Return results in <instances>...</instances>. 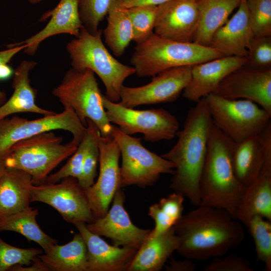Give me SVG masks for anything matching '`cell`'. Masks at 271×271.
<instances>
[{
	"mask_svg": "<svg viewBox=\"0 0 271 271\" xmlns=\"http://www.w3.org/2000/svg\"><path fill=\"white\" fill-rule=\"evenodd\" d=\"M6 167L5 165L4 160H0V178L5 172Z\"/></svg>",
	"mask_w": 271,
	"mask_h": 271,
	"instance_id": "obj_46",
	"label": "cell"
},
{
	"mask_svg": "<svg viewBox=\"0 0 271 271\" xmlns=\"http://www.w3.org/2000/svg\"><path fill=\"white\" fill-rule=\"evenodd\" d=\"M173 226L164 233L153 236L150 233L138 249L126 271H159L178 247Z\"/></svg>",
	"mask_w": 271,
	"mask_h": 271,
	"instance_id": "obj_23",
	"label": "cell"
},
{
	"mask_svg": "<svg viewBox=\"0 0 271 271\" xmlns=\"http://www.w3.org/2000/svg\"><path fill=\"white\" fill-rule=\"evenodd\" d=\"M112 0H80L79 12L84 28L96 34L100 23L107 15Z\"/></svg>",
	"mask_w": 271,
	"mask_h": 271,
	"instance_id": "obj_35",
	"label": "cell"
},
{
	"mask_svg": "<svg viewBox=\"0 0 271 271\" xmlns=\"http://www.w3.org/2000/svg\"><path fill=\"white\" fill-rule=\"evenodd\" d=\"M39 210L29 206L25 209L0 220V231H11L19 233L29 241L38 243L45 252L58 241L44 232L36 221Z\"/></svg>",
	"mask_w": 271,
	"mask_h": 271,
	"instance_id": "obj_30",
	"label": "cell"
},
{
	"mask_svg": "<svg viewBox=\"0 0 271 271\" xmlns=\"http://www.w3.org/2000/svg\"><path fill=\"white\" fill-rule=\"evenodd\" d=\"M30 200L52 206L66 222L73 225L77 222L90 223L95 220L84 190L73 177L56 183L33 185Z\"/></svg>",
	"mask_w": 271,
	"mask_h": 271,
	"instance_id": "obj_12",
	"label": "cell"
},
{
	"mask_svg": "<svg viewBox=\"0 0 271 271\" xmlns=\"http://www.w3.org/2000/svg\"><path fill=\"white\" fill-rule=\"evenodd\" d=\"M80 0H60L58 5L51 11L44 14L41 21L50 17L46 26L38 33L26 40L11 45V46L25 44L24 52L34 55L40 44L52 36L68 34L76 37L84 27L79 12Z\"/></svg>",
	"mask_w": 271,
	"mask_h": 271,
	"instance_id": "obj_20",
	"label": "cell"
},
{
	"mask_svg": "<svg viewBox=\"0 0 271 271\" xmlns=\"http://www.w3.org/2000/svg\"><path fill=\"white\" fill-rule=\"evenodd\" d=\"M192 66L171 68L153 76L151 81L143 86L121 89V105L128 108L147 104L171 102L176 100L191 78Z\"/></svg>",
	"mask_w": 271,
	"mask_h": 271,
	"instance_id": "obj_14",
	"label": "cell"
},
{
	"mask_svg": "<svg viewBox=\"0 0 271 271\" xmlns=\"http://www.w3.org/2000/svg\"><path fill=\"white\" fill-rule=\"evenodd\" d=\"M107 15V26L102 32L104 41L113 54L119 57L133 40L131 23L127 9L119 0H112Z\"/></svg>",
	"mask_w": 271,
	"mask_h": 271,
	"instance_id": "obj_29",
	"label": "cell"
},
{
	"mask_svg": "<svg viewBox=\"0 0 271 271\" xmlns=\"http://www.w3.org/2000/svg\"><path fill=\"white\" fill-rule=\"evenodd\" d=\"M254 36H271V0H246Z\"/></svg>",
	"mask_w": 271,
	"mask_h": 271,
	"instance_id": "obj_34",
	"label": "cell"
},
{
	"mask_svg": "<svg viewBox=\"0 0 271 271\" xmlns=\"http://www.w3.org/2000/svg\"><path fill=\"white\" fill-rule=\"evenodd\" d=\"M26 48V45L22 44L0 51V81L8 79L14 74V71L8 63L14 56ZM6 100V94L0 89V106Z\"/></svg>",
	"mask_w": 271,
	"mask_h": 271,
	"instance_id": "obj_40",
	"label": "cell"
},
{
	"mask_svg": "<svg viewBox=\"0 0 271 271\" xmlns=\"http://www.w3.org/2000/svg\"><path fill=\"white\" fill-rule=\"evenodd\" d=\"M137 44L146 40L152 34L156 23L158 6H138L126 8Z\"/></svg>",
	"mask_w": 271,
	"mask_h": 271,
	"instance_id": "obj_33",
	"label": "cell"
},
{
	"mask_svg": "<svg viewBox=\"0 0 271 271\" xmlns=\"http://www.w3.org/2000/svg\"><path fill=\"white\" fill-rule=\"evenodd\" d=\"M36 65V62L25 60L15 70L14 91L10 98L0 106V120L17 113L32 112L43 116L56 113L42 108L36 103L37 91L31 85L29 73Z\"/></svg>",
	"mask_w": 271,
	"mask_h": 271,
	"instance_id": "obj_22",
	"label": "cell"
},
{
	"mask_svg": "<svg viewBox=\"0 0 271 271\" xmlns=\"http://www.w3.org/2000/svg\"><path fill=\"white\" fill-rule=\"evenodd\" d=\"M193 1H198V0H193Z\"/></svg>",
	"mask_w": 271,
	"mask_h": 271,
	"instance_id": "obj_48",
	"label": "cell"
},
{
	"mask_svg": "<svg viewBox=\"0 0 271 271\" xmlns=\"http://www.w3.org/2000/svg\"><path fill=\"white\" fill-rule=\"evenodd\" d=\"M98 147V177L91 186L84 190L95 219L105 215L116 192L121 188L119 166L120 152L117 143L111 135L100 136Z\"/></svg>",
	"mask_w": 271,
	"mask_h": 271,
	"instance_id": "obj_13",
	"label": "cell"
},
{
	"mask_svg": "<svg viewBox=\"0 0 271 271\" xmlns=\"http://www.w3.org/2000/svg\"><path fill=\"white\" fill-rule=\"evenodd\" d=\"M74 226L82 235L87 249V271H124L138 249L108 244L90 232L83 222Z\"/></svg>",
	"mask_w": 271,
	"mask_h": 271,
	"instance_id": "obj_19",
	"label": "cell"
},
{
	"mask_svg": "<svg viewBox=\"0 0 271 271\" xmlns=\"http://www.w3.org/2000/svg\"><path fill=\"white\" fill-rule=\"evenodd\" d=\"M239 1H242V0H239Z\"/></svg>",
	"mask_w": 271,
	"mask_h": 271,
	"instance_id": "obj_49",
	"label": "cell"
},
{
	"mask_svg": "<svg viewBox=\"0 0 271 271\" xmlns=\"http://www.w3.org/2000/svg\"><path fill=\"white\" fill-rule=\"evenodd\" d=\"M53 131L41 133L15 143L4 160L6 168L29 174L33 185L43 183L52 171L71 156L78 147L72 141L63 144V138Z\"/></svg>",
	"mask_w": 271,
	"mask_h": 271,
	"instance_id": "obj_6",
	"label": "cell"
},
{
	"mask_svg": "<svg viewBox=\"0 0 271 271\" xmlns=\"http://www.w3.org/2000/svg\"><path fill=\"white\" fill-rule=\"evenodd\" d=\"M198 11L193 0H171L158 6L154 33L181 42H193Z\"/></svg>",
	"mask_w": 271,
	"mask_h": 271,
	"instance_id": "obj_17",
	"label": "cell"
},
{
	"mask_svg": "<svg viewBox=\"0 0 271 271\" xmlns=\"http://www.w3.org/2000/svg\"><path fill=\"white\" fill-rule=\"evenodd\" d=\"M231 99H246L271 114V68L257 69L245 65L227 75L214 93Z\"/></svg>",
	"mask_w": 271,
	"mask_h": 271,
	"instance_id": "obj_15",
	"label": "cell"
},
{
	"mask_svg": "<svg viewBox=\"0 0 271 271\" xmlns=\"http://www.w3.org/2000/svg\"><path fill=\"white\" fill-rule=\"evenodd\" d=\"M215 257L203 268L205 271H252L250 262L235 254Z\"/></svg>",
	"mask_w": 271,
	"mask_h": 271,
	"instance_id": "obj_39",
	"label": "cell"
},
{
	"mask_svg": "<svg viewBox=\"0 0 271 271\" xmlns=\"http://www.w3.org/2000/svg\"><path fill=\"white\" fill-rule=\"evenodd\" d=\"M254 241L257 260L271 270V221L259 216H253L246 226Z\"/></svg>",
	"mask_w": 271,
	"mask_h": 271,
	"instance_id": "obj_32",
	"label": "cell"
},
{
	"mask_svg": "<svg viewBox=\"0 0 271 271\" xmlns=\"http://www.w3.org/2000/svg\"><path fill=\"white\" fill-rule=\"evenodd\" d=\"M245 65L257 69L271 68V36H254Z\"/></svg>",
	"mask_w": 271,
	"mask_h": 271,
	"instance_id": "obj_38",
	"label": "cell"
},
{
	"mask_svg": "<svg viewBox=\"0 0 271 271\" xmlns=\"http://www.w3.org/2000/svg\"><path fill=\"white\" fill-rule=\"evenodd\" d=\"M87 144V138L85 134L76 150L71 156V157L66 164L55 173L49 175L43 183H56L67 177H73L78 180L81 174Z\"/></svg>",
	"mask_w": 271,
	"mask_h": 271,
	"instance_id": "obj_37",
	"label": "cell"
},
{
	"mask_svg": "<svg viewBox=\"0 0 271 271\" xmlns=\"http://www.w3.org/2000/svg\"><path fill=\"white\" fill-rule=\"evenodd\" d=\"M264 161L263 146L259 134L234 143L232 164L235 175L244 187L259 175Z\"/></svg>",
	"mask_w": 271,
	"mask_h": 271,
	"instance_id": "obj_27",
	"label": "cell"
},
{
	"mask_svg": "<svg viewBox=\"0 0 271 271\" xmlns=\"http://www.w3.org/2000/svg\"><path fill=\"white\" fill-rule=\"evenodd\" d=\"M32 4H36L41 2L42 0H28Z\"/></svg>",
	"mask_w": 271,
	"mask_h": 271,
	"instance_id": "obj_47",
	"label": "cell"
},
{
	"mask_svg": "<svg viewBox=\"0 0 271 271\" xmlns=\"http://www.w3.org/2000/svg\"><path fill=\"white\" fill-rule=\"evenodd\" d=\"M107 117L123 133L131 136L141 133L151 142L171 140L176 136L179 123L176 117L161 108L137 110L109 100L102 96Z\"/></svg>",
	"mask_w": 271,
	"mask_h": 271,
	"instance_id": "obj_10",
	"label": "cell"
},
{
	"mask_svg": "<svg viewBox=\"0 0 271 271\" xmlns=\"http://www.w3.org/2000/svg\"><path fill=\"white\" fill-rule=\"evenodd\" d=\"M102 34L100 30L95 34H91L83 27L78 37L67 44L66 49L72 68L92 71L105 87V96L112 102H118L123 82L135 74V70L113 57L102 41Z\"/></svg>",
	"mask_w": 271,
	"mask_h": 271,
	"instance_id": "obj_5",
	"label": "cell"
},
{
	"mask_svg": "<svg viewBox=\"0 0 271 271\" xmlns=\"http://www.w3.org/2000/svg\"><path fill=\"white\" fill-rule=\"evenodd\" d=\"M234 145V142L213 124L200 177L199 191L200 205L224 209L235 218L246 187L239 182L233 171Z\"/></svg>",
	"mask_w": 271,
	"mask_h": 271,
	"instance_id": "obj_3",
	"label": "cell"
},
{
	"mask_svg": "<svg viewBox=\"0 0 271 271\" xmlns=\"http://www.w3.org/2000/svg\"><path fill=\"white\" fill-rule=\"evenodd\" d=\"M33 185L29 174L6 168L0 178V220L30 206Z\"/></svg>",
	"mask_w": 271,
	"mask_h": 271,
	"instance_id": "obj_24",
	"label": "cell"
},
{
	"mask_svg": "<svg viewBox=\"0 0 271 271\" xmlns=\"http://www.w3.org/2000/svg\"><path fill=\"white\" fill-rule=\"evenodd\" d=\"M177 251L186 258L203 260L225 255L244 239L241 223L226 210L199 205L173 226Z\"/></svg>",
	"mask_w": 271,
	"mask_h": 271,
	"instance_id": "obj_1",
	"label": "cell"
},
{
	"mask_svg": "<svg viewBox=\"0 0 271 271\" xmlns=\"http://www.w3.org/2000/svg\"><path fill=\"white\" fill-rule=\"evenodd\" d=\"M213 124L234 143L259 134L271 114L252 101L211 93L205 97Z\"/></svg>",
	"mask_w": 271,
	"mask_h": 271,
	"instance_id": "obj_9",
	"label": "cell"
},
{
	"mask_svg": "<svg viewBox=\"0 0 271 271\" xmlns=\"http://www.w3.org/2000/svg\"><path fill=\"white\" fill-rule=\"evenodd\" d=\"M31 265L24 266L21 264H16L11 266L9 271H50L48 266L41 260L39 255L32 260Z\"/></svg>",
	"mask_w": 271,
	"mask_h": 271,
	"instance_id": "obj_44",
	"label": "cell"
},
{
	"mask_svg": "<svg viewBox=\"0 0 271 271\" xmlns=\"http://www.w3.org/2000/svg\"><path fill=\"white\" fill-rule=\"evenodd\" d=\"M88 140L87 147L82 167L81 174L77 180L81 188L85 190L94 183L97 174V166L99 161V151L98 141L100 132L91 120L87 119L85 132Z\"/></svg>",
	"mask_w": 271,
	"mask_h": 271,
	"instance_id": "obj_31",
	"label": "cell"
},
{
	"mask_svg": "<svg viewBox=\"0 0 271 271\" xmlns=\"http://www.w3.org/2000/svg\"><path fill=\"white\" fill-rule=\"evenodd\" d=\"M148 215L155 221V227L151 230L150 235L157 236L168 230L175 224V222L160 208L158 203L150 206Z\"/></svg>",
	"mask_w": 271,
	"mask_h": 271,
	"instance_id": "obj_42",
	"label": "cell"
},
{
	"mask_svg": "<svg viewBox=\"0 0 271 271\" xmlns=\"http://www.w3.org/2000/svg\"><path fill=\"white\" fill-rule=\"evenodd\" d=\"M223 56L211 47L173 41L154 33L137 44L130 63L138 76L149 77L171 68L193 66Z\"/></svg>",
	"mask_w": 271,
	"mask_h": 271,
	"instance_id": "obj_4",
	"label": "cell"
},
{
	"mask_svg": "<svg viewBox=\"0 0 271 271\" xmlns=\"http://www.w3.org/2000/svg\"><path fill=\"white\" fill-rule=\"evenodd\" d=\"M255 215L271 221V169L262 168L258 176L246 187L235 218L246 226Z\"/></svg>",
	"mask_w": 271,
	"mask_h": 271,
	"instance_id": "obj_25",
	"label": "cell"
},
{
	"mask_svg": "<svg viewBox=\"0 0 271 271\" xmlns=\"http://www.w3.org/2000/svg\"><path fill=\"white\" fill-rule=\"evenodd\" d=\"M125 199L123 191L119 189L105 215L85 225L92 233L110 238L114 245L138 249L151 230L139 228L132 222L124 207Z\"/></svg>",
	"mask_w": 271,
	"mask_h": 271,
	"instance_id": "obj_16",
	"label": "cell"
},
{
	"mask_svg": "<svg viewBox=\"0 0 271 271\" xmlns=\"http://www.w3.org/2000/svg\"><path fill=\"white\" fill-rule=\"evenodd\" d=\"M196 264L193 260L186 258L183 260H177L171 258L169 264L165 267L166 271H194Z\"/></svg>",
	"mask_w": 271,
	"mask_h": 271,
	"instance_id": "obj_43",
	"label": "cell"
},
{
	"mask_svg": "<svg viewBox=\"0 0 271 271\" xmlns=\"http://www.w3.org/2000/svg\"><path fill=\"white\" fill-rule=\"evenodd\" d=\"M246 62V57L223 56L192 66L190 80L182 92L183 96L197 102L214 93L227 75Z\"/></svg>",
	"mask_w": 271,
	"mask_h": 271,
	"instance_id": "obj_18",
	"label": "cell"
},
{
	"mask_svg": "<svg viewBox=\"0 0 271 271\" xmlns=\"http://www.w3.org/2000/svg\"><path fill=\"white\" fill-rule=\"evenodd\" d=\"M64 130L71 133V140L79 145L86 130L74 110L64 108L60 113L28 120L15 115L0 120V160H4L17 142L45 132Z\"/></svg>",
	"mask_w": 271,
	"mask_h": 271,
	"instance_id": "obj_11",
	"label": "cell"
},
{
	"mask_svg": "<svg viewBox=\"0 0 271 271\" xmlns=\"http://www.w3.org/2000/svg\"><path fill=\"white\" fill-rule=\"evenodd\" d=\"M171 0H119L121 5L125 8L138 6H158Z\"/></svg>",
	"mask_w": 271,
	"mask_h": 271,
	"instance_id": "obj_45",
	"label": "cell"
},
{
	"mask_svg": "<svg viewBox=\"0 0 271 271\" xmlns=\"http://www.w3.org/2000/svg\"><path fill=\"white\" fill-rule=\"evenodd\" d=\"M198 23L193 42L209 47L215 32L223 26L239 0H198Z\"/></svg>",
	"mask_w": 271,
	"mask_h": 271,
	"instance_id": "obj_26",
	"label": "cell"
},
{
	"mask_svg": "<svg viewBox=\"0 0 271 271\" xmlns=\"http://www.w3.org/2000/svg\"><path fill=\"white\" fill-rule=\"evenodd\" d=\"M184 198L181 194L173 192L167 197L161 198L158 203L162 210L175 224L183 215Z\"/></svg>",
	"mask_w": 271,
	"mask_h": 271,
	"instance_id": "obj_41",
	"label": "cell"
},
{
	"mask_svg": "<svg viewBox=\"0 0 271 271\" xmlns=\"http://www.w3.org/2000/svg\"><path fill=\"white\" fill-rule=\"evenodd\" d=\"M111 135L118 146L121 157V188L129 186L145 188L154 185L162 174H173L174 165L147 149L141 138L126 134L113 124Z\"/></svg>",
	"mask_w": 271,
	"mask_h": 271,
	"instance_id": "obj_8",
	"label": "cell"
},
{
	"mask_svg": "<svg viewBox=\"0 0 271 271\" xmlns=\"http://www.w3.org/2000/svg\"><path fill=\"white\" fill-rule=\"evenodd\" d=\"M94 73L90 69L72 68L64 75L60 84L52 91L64 108L74 110L83 124L92 121L101 136H111L112 124L109 121L103 104L102 96Z\"/></svg>",
	"mask_w": 271,
	"mask_h": 271,
	"instance_id": "obj_7",
	"label": "cell"
},
{
	"mask_svg": "<svg viewBox=\"0 0 271 271\" xmlns=\"http://www.w3.org/2000/svg\"><path fill=\"white\" fill-rule=\"evenodd\" d=\"M43 250L17 247L7 243L0 236V271H8L16 264L28 265L35 257L42 254Z\"/></svg>",
	"mask_w": 271,
	"mask_h": 271,
	"instance_id": "obj_36",
	"label": "cell"
},
{
	"mask_svg": "<svg viewBox=\"0 0 271 271\" xmlns=\"http://www.w3.org/2000/svg\"><path fill=\"white\" fill-rule=\"evenodd\" d=\"M50 271H87V249L81 234L66 244H56L39 255Z\"/></svg>",
	"mask_w": 271,
	"mask_h": 271,
	"instance_id": "obj_28",
	"label": "cell"
},
{
	"mask_svg": "<svg viewBox=\"0 0 271 271\" xmlns=\"http://www.w3.org/2000/svg\"><path fill=\"white\" fill-rule=\"evenodd\" d=\"M237 12L219 29L209 47L225 56L247 57L254 37L248 16L246 0H242Z\"/></svg>",
	"mask_w": 271,
	"mask_h": 271,
	"instance_id": "obj_21",
	"label": "cell"
},
{
	"mask_svg": "<svg viewBox=\"0 0 271 271\" xmlns=\"http://www.w3.org/2000/svg\"><path fill=\"white\" fill-rule=\"evenodd\" d=\"M196 103L188 111L182 129L177 132L176 143L161 156L175 166L170 189L197 206L200 203L199 182L213 123L205 98Z\"/></svg>",
	"mask_w": 271,
	"mask_h": 271,
	"instance_id": "obj_2",
	"label": "cell"
}]
</instances>
